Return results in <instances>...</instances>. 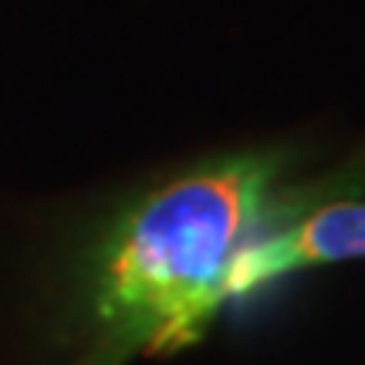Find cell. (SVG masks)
<instances>
[{
  "label": "cell",
  "instance_id": "1",
  "mask_svg": "<svg viewBox=\"0 0 365 365\" xmlns=\"http://www.w3.org/2000/svg\"><path fill=\"white\" fill-rule=\"evenodd\" d=\"M281 159H213L139 196L105 227L75 287V362L170 355L220 312L217 287L277 207Z\"/></svg>",
  "mask_w": 365,
  "mask_h": 365
},
{
  "label": "cell",
  "instance_id": "2",
  "mask_svg": "<svg viewBox=\"0 0 365 365\" xmlns=\"http://www.w3.org/2000/svg\"><path fill=\"white\" fill-rule=\"evenodd\" d=\"M355 257H365V203L335 200L284 223L274 234L254 237L247 247L237 250V257L220 277L217 301L223 308L230 298L271 284L291 271L355 261Z\"/></svg>",
  "mask_w": 365,
  "mask_h": 365
}]
</instances>
